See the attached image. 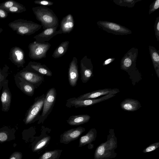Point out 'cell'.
I'll list each match as a JSON object with an SVG mask.
<instances>
[{
    "label": "cell",
    "mask_w": 159,
    "mask_h": 159,
    "mask_svg": "<svg viewBox=\"0 0 159 159\" xmlns=\"http://www.w3.org/2000/svg\"><path fill=\"white\" fill-rule=\"evenodd\" d=\"M117 147V139L114 129H110L107 141L101 143L96 148L94 159H110L115 158L117 154L115 152V150Z\"/></svg>",
    "instance_id": "6da1fadb"
},
{
    "label": "cell",
    "mask_w": 159,
    "mask_h": 159,
    "mask_svg": "<svg viewBox=\"0 0 159 159\" xmlns=\"http://www.w3.org/2000/svg\"><path fill=\"white\" fill-rule=\"evenodd\" d=\"M32 10L36 19L41 23L44 30L58 26V18L52 9L40 6L33 7Z\"/></svg>",
    "instance_id": "7a4b0ae2"
},
{
    "label": "cell",
    "mask_w": 159,
    "mask_h": 159,
    "mask_svg": "<svg viewBox=\"0 0 159 159\" xmlns=\"http://www.w3.org/2000/svg\"><path fill=\"white\" fill-rule=\"evenodd\" d=\"M9 26L21 36L30 35L40 29L42 26L30 20L20 19L14 20L8 24Z\"/></svg>",
    "instance_id": "3957f363"
},
{
    "label": "cell",
    "mask_w": 159,
    "mask_h": 159,
    "mask_svg": "<svg viewBox=\"0 0 159 159\" xmlns=\"http://www.w3.org/2000/svg\"><path fill=\"white\" fill-rule=\"evenodd\" d=\"M46 95L43 94L35 98L34 102L27 110L24 121L25 124H28L38 120L40 112L43 108Z\"/></svg>",
    "instance_id": "277c9868"
},
{
    "label": "cell",
    "mask_w": 159,
    "mask_h": 159,
    "mask_svg": "<svg viewBox=\"0 0 159 159\" xmlns=\"http://www.w3.org/2000/svg\"><path fill=\"white\" fill-rule=\"evenodd\" d=\"M57 92L54 88H50L47 92L44 102L42 112L38 123H43L52 112L57 98Z\"/></svg>",
    "instance_id": "5b68a950"
},
{
    "label": "cell",
    "mask_w": 159,
    "mask_h": 159,
    "mask_svg": "<svg viewBox=\"0 0 159 159\" xmlns=\"http://www.w3.org/2000/svg\"><path fill=\"white\" fill-rule=\"evenodd\" d=\"M51 46V44L48 42L41 43L35 41L30 43L28 46L29 57L35 60L46 58Z\"/></svg>",
    "instance_id": "8992f818"
},
{
    "label": "cell",
    "mask_w": 159,
    "mask_h": 159,
    "mask_svg": "<svg viewBox=\"0 0 159 159\" xmlns=\"http://www.w3.org/2000/svg\"><path fill=\"white\" fill-rule=\"evenodd\" d=\"M138 50L133 47L124 55L120 61V68L128 73L137 70L136 61L138 55Z\"/></svg>",
    "instance_id": "52a82bcc"
},
{
    "label": "cell",
    "mask_w": 159,
    "mask_h": 159,
    "mask_svg": "<svg viewBox=\"0 0 159 159\" xmlns=\"http://www.w3.org/2000/svg\"><path fill=\"white\" fill-rule=\"evenodd\" d=\"M97 24L99 28L102 30L115 35H124L132 33V31L128 28L114 22L100 20Z\"/></svg>",
    "instance_id": "ba28073f"
},
{
    "label": "cell",
    "mask_w": 159,
    "mask_h": 159,
    "mask_svg": "<svg viewBox=\"0 0 159 159\" xmlns=\"http://www.w3.org/2000/svg\"><path fill=\"white\" fill-rule=\"evenodd\" d=\"M17 74L32 84L35 89H38L44 81V75L24 68Z\"/></svg>",
    "instance_id": "9c48e42d"
},
{
    "label": "cell",
    "mask_w": 159,
    "mask_h": 159,
    "mask_svg": "<svg viewBox=\"0 0 159 159\" xmlns=\"http://www.w3.org/2000/svg\"><path fill=\"white\" fill-rule=\"evenodd\" d=\"M81 80L86 83L93 76V66L91 60L84 56L80 61Z\"/></svg>",
    "instance_id": "30bf717a"
},
{
    "label": "cell",
    "mask_w": 159,
    "mask_h": 159,
    "mask_svg": "<svg viewBox=\"0 0 159 159\" xmlns=\"http://www.w3.org/2000/svg\"><path fill=\"white\" fill-rule=\"evenodd\" d=\"M104 100V98L103 97L97 98L87 100H79L77 98L73 97L66 100V106L69 108L73 107L75 108L85 107L92 106Z\"/></svg>",
    "instance_id": "8fae6325"
},
{
    "label": "cell",
    "mask_w": 159,
    "mask_h": 159,
    "mask_svg": "<svg viewBox=\"0 0 159 159\" xmlns=\"http://www.w3.org/2000/svg\"><path fill=\"white\" fill-rule=\"evenodd\" d=\"M85 130L84 128L80 126L66 131L60 135V142L68 144L77 139Z\"/></svg>",
    "instance_id": "7c38bea8"
},
{
    "label": "cell",
    "mask_w": 159,
    "mask_h": 159,
    "mask_svg": "<svg viewBox=\"0 0 159 159\" xmlns=\"http://www.w3.org/2000/svg\"><path fill=\"white\" fill-rule=\"evenodd\" d=\"M9 59L18 68L23 67L25 62L24 51L19 47H12L10 50Z\"/></svg>",
    "instance_id": "4fadbf2b"
},
{
    "label": "cell",
    "mask_w": 159,
    "mask_h": 159,
    "mask_svg": "<svg viewBox=\"0 0 159 159\" xmlns=\"http://www.w3.org/2000/svg\"><path fill=\"white\" fill-rule=\"evenodd\" d=\"M68 76L69 84L72 87L75 86L79 78L77 59L74 57L70 63L68 69Z\"/></svg>",
    "instance_id": "5bb4252c"
},
{
    "label": "cell",
    "mask_w": 159,
    "mask_h": 159,
    "mask_svg": "<svg viewBox=\"0 0 159 159\" xmlns=\"http://www.w3.org/2000/svg\"><path fill=\"white\" fill-rule=\"evenodd\" d=\"M120 92L119 89L115 88H105L94 91L81 95L77 98L79 100H87L95 99L101 96H103L109 93L115 94Z\"/></svg>",
    "instance_id": "9a60e30c"
},
{
    "label": "cell",
    "mask_w": 159,
    "mask_h": 159,
    "mask_svg": "<svg viewBox=\"0 0 159 159\" xmlns=\"http://www.w3.org/2000/svg\"><path fill=\"white\" fill-rule=\"evenodd\" d=\"M8 80H6L2 85V90L1 97L2 111H8L9 110L11 99V94L8 86Z\"/></svg>",
    "instance_id": "2e32d148"
},
{
    "label": "cell",
    "mask_w": 159,
    "mask_h": 159,
    "mask_svg": "<svg viewBox=\"0 0 159 159\" xmlns=\"http://www.w3.org/2000/svg\"><path fill=\"white\" fill-rule=\"evenodd\" d=\"M58 26L47 28L35 36L34 39L37 42L44 43L50 40L52 38L58 34H61V31L57 30Z\"/></svg>",
    "instance_id": "e0dca14e"
},
{
    "label": "cell",
    "mask_w": 159,
    "mask_h": 159,
    "mask_svg": "<svg viewBox=\"0 0 159 159\" xmlns=\"http://www.w3.org/2000/svg\"><path fill=\"white\" fill-rule=\"evenodd\" d=\"M15 82L17 87L25 94L30 96H33L35 89L31 83L17 74L15 76Z\"/></svg>",
    "instance_id": "ac0fdd59"
},
{
    "label": "cell",
    "mask_w": 159,
    "mask_h": 159,
    "mask_svg": "<svg viewBox=\"0 0 159 159\" xmlns=\"http://www.w3.org/2000/svg\"><path fill=\"white\" fill-rule=\"evenodd\" d=\"M24 68L43 75L51 77L52 75V71L46 65L42 64L39 62L30 61Z\"/></svg>",
    "instance_id": "d6986e66"
},
{
    "label": "cell",
    "mask_w": 159,
    "mask_h": 159,
    "mask_svg": "<svg viewBox=\"0 0 159 159\" xmlns=\"http://www.w3.org/2000/svg\"><path fill=\"white\" fill-rule=\"evenodd\" d=\"M75 22L73 17L71 14L64 17L60 22L59 30L62 34L70 33L74 28Z\"/></svg>",
    "instance_id": "ffe728a7"
},
{
    "label": "cell",
    "mask_w": 159,
    "mask_h": 159,
    "mask_svg": "<svg viewBox=\"0 0 159 159\" xmlns=\"http://www.w3.org/2000/svg\"><path fill=\"white\" fill-rule=\"evenodd\" d=\"M120 106L123 110L128 111H135L141 107L138 100L131 98L125 99L121 102Z\"/></svg>",
    "instance_id": "44dd1931"
},
{
    "label": "cell",
    "mask_w": 159,
    "mask_h": 159,
    "mask_svg": "<svg viewBox=\"0 0 159 159\" xmlns=\"http://www.w3.org/2000/svg\"><path fill=\"white\" fill-rule=\"evenodd\" d=\"M90 118V116L87 114L72 115L66 120V122L70 125L77 126L88 122Z\"/></svg>",
    "instance_id": "7402d4cb"
},
{
    "label": "cell",
    "mask_w": 159,
    "mask_h": 159,
    "mask_svg": "<svg viewBox=\"0 0 159 159\" xmlns=\"http://www.w3.org/2000/svg\"><path fill=\"white\" fill-rule=\"evenodd\" d=\"M97 136V131L95 128H92L85 135L80 137L79 147L90 144L95 141Z\"/></svg>",
    "instance_id": "603a6c76"
},
{
    "label": "cell",
    "mask_w": 159,
    "mask_h": 159,
    "mask_svg": "<svg viewBox=\"0 0 159 159\" xmlns=\"http://www.w3.org/2000/svg\"><path fill=\"white\" fill-rule=\"evenodd\" d=\"M150 57L157 76L159 78V51L150 45L149 46Z\"/></svg>",
    "instance_id": "cb8c5ba5"
},
{
    "label": "cell",
    "mask_w": 159,
    "mask_h": 159,
    "mask_svg": "<svg viewBox=\"0 0 159 159\" xmlns=\"http://www.w3.org/2000/svg\"><path fill=\"white\" fill-rule=\"evenodd\" d=\"M69 42L66 41L62 42L55 49L52 55L54 58H57L63 56L66 52Z\"/></svg>",
    "instance_id": "d4e9b609"
},
{
    "label": "cell",
    "mask_w": 159,
    "mask_h": 159,
    "mask_svg": "<svg viewBox=\"0 0 159 159\" xmlns=\"http://www.w3.org/2000/svg\"><path fill=\"white\" fill-rule=\"evenodd\" d=\"M62 151V150L56 149L46 151L39 159H59Z\"/></svg>",
    "instance_id": "484cf974"
},
{
    "label": "cell",
    "mask_w": 159,
    "mask_h": 159,
    "mask_svg": "<svg viewBox=\"0 0 159 159\" xmlns=\"http://www.w3.org/2000/svg\"><path fill=\"white\" fill-rule=\"evenodd\" d=\"M142 0H113V1L116 4L121 7L132 8L135 3Z\"/></svg>",
    "instance_id": "4316f807"
},
{
    "label": "cell",
    "mask_w": 159,
    "mask_h": 159,
    "mask_svg": "<svg viewBox=\"0 0 159 159\" xmlns=\"http://www.w3.org/2000/svg\"><path fill=\"white\" fill-rule=\"evenodd\" d=\"M50 136L45 137L39 141L34 145L33 149L34 152L40 150L45 147L51 139Z\"/></svg>",
    "instance_id": "83f0119b"
},
{
    "label": "cell",
    "mask_w": 159,
    "mask_h": 159,
    "mask_svg": "<svg viewBox=\"0 0 159 159\" xmlns=\"http://www.w3.org/2000/svg\"><path fill=\"white\" fill-rule=\"evenodd\" d=\"M9 69V67L6 65L4 66L2 69L0 67V90L8 76Z\"/></svg>",
    "instance_id": "f1b7e54d"
},
{
    "label": "cell",
    "mask_w": 159,
    "mask_h": 159,
    "mask_svg": "<svg viewBox=\"0 0 159 159\" xmlns=\"http://www.w3.org/2000/svg\"><path fill=\"white\" fill-rule=\"evenodd\" d=\"M26 10L25 7L19 3L16 5L9 8L6 11L8 13H19L24 12Z\"/></svg>",
    "instance_id": "f546056e"
},
{
    "label": "cell",
    "mask_w": 159,
    "mask_h": 159,
    "mask_svg": "<svg viewBox=\"0 0 159 159\" xmlns=\"http://www.w3.org/2000/svg\"><path fill=\"white\" fill-rule=\"evenodd\" d=\"M19 3L18 2L13 0H7L0 4V8L7 11L9 8Z\"/></svg>",
    "instance_id": "4dcf8cb0"
},
{
    "label": "cell",
    "mask_w": 159,
    "mask_h": 159,
    "mask_svg": "<svg viewBox=\"0 0 159 159\" xmlns=\"http://www.w3.org/2000/svg\"><path fill=\"white\" fill-rule=\"evenodd\" d=\"M159 147V142L151 144L144 148L143 151L144 153L152 152Z\"/></svg>",
    "instance_id": "1f68e13d"
},
{
    "label": "cell",
    "mask_w": 159,
    "mask_h": 159,
    "mask_svg": "<svg viewBox=\"0 0 159 159\" xmlns=\"http://www.w3.org/2000/svg\"><path fill=\"white\" fill-rule=\"evenodd\" d=\"M159 8V0H156L153 1L150 5L149 14L153 12Z\"/></svg>",
    "instance_id": "d6a6232c"
},
{
    "label": "cell",
    "mask_w": 159,
    "mask_h": 159,
    "mask_svg": "<svg viewBox=\"0 0 159 159\" xmlns=\"http://www.w3.org/2000/svg\"><path fill=\"white\" fill-rule=\"evenodd\" d=\"M34 2L35 4L44 7L52 6L54 4L53 2L47 0H36Z\"/></svg>",
    "instance_id": "836d02e7"
},
{
    "label": "cell",
    "mask_w": 159,
    "mask_h": 159,
    "mask_svg": "<svg viewBox=\"0 0 159 159\" xmlns=\"http://www.w3.org/2000/svg\"><path fill=\"white\" fill-rule=\"evenodd\" d=\"M155 34L157 41H159V16L156 18L154 26Z\"/></svg>",
    "instance_id": "e575fe53"
},
{
    "label": "cell",
    "mask_w": 159,
    "mask_h": 159,
    "mask_svg": "<svg viewBox=\"0 0 159 159\" xmlns=\"http://www.w3.org/2000/svg\"><path fill=\"white\" fill-rule=\"evenodd\" d=\"M22 155L20 152H15L13 153L10 156L9 159H22Z\"/></svg>",
    "instance_id": "d590c367"
},
{
    "label": "cell",
    "mask_w": 159,
    "mask_h": 159,
    "mask_svg": "<svg viewBox=\"0 0 159 159\" xmlns=\"http://www.w3.org/2000/svg\"><path fill=\"white\" fill-rule=\"evenodd\" d=\"M8 138L7 134L4 132H0V142H4L6 141Z\"/></svg>",
    "instance_id": "8d00e7d4"
},
{
    "label": "cell",
    "mask_w": 159,
    "mask_h": 159,
    "mask_svg": "<svg viewBox=\"0 0 159 159\" xmlns=\"http://www.w3.org/2000/svg\"><path fill=\"white\" fill-rule=\"evenodd\" d=\"M8 12L0 8V18L5 19L8 16Z\"/></svg>",
    "instance_id": "74e56055"
},
{
    "label": "cell",
    "mask_w": 159,
    "mask_h": 159,
    "mask_svg": "<svg viewBox=\"0 0 159 159\" xmlns=\"http://www.w3.org/2000/svg\"><path fill=\"white\" fill-rule=\"evenodd\" d=\"M115 58L114 57L109 58L104 61L102 63L103 66H107L112 63L115 60Z\"/></svg>",
    "instance_id": "f35d334b"
},
{
    "label": "cell",
    "mask_w": 159,
    "mask_h": 159,
    "mask_svg": "<svg viewBox=\"0 0 159 159\" xmlns=\"http://www.w3.org/2000/svg\"><path fill=\"white\" fill-rule=\"evenodd\" d=\"M3 29L0 27V34L3 31Z\"/></svg>",
    "instance_id": "ab89813d"
}]
</instances>
